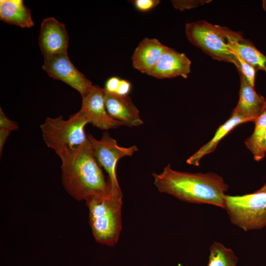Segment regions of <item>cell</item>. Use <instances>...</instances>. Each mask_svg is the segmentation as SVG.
Returning a JSON list of instances; mask_svg holds the SVG:
<instances>
[{
  "label": "cell",
  "mask_w": 266,
  "mask_h": 266,
  "mask_svg": "<svg viewBox=\"0 0 266 266\" xmlns=\"http://www.w3.org/2000/svg\"><path fill=\"white\" fill-rule=\"evenodd\" d=\"M225 208L231 223L245 231L266 227V193L225 196Z\"/></svg>",
  "instance_id": "obj_6"
},
{
  "label": "cell",
  "mask_w": 266,
  "mask_h": 266,
  "mask_svg": "<svg viewBox=\"0 0 266 266\" xmlns=\"http://www.w3.org/2000/svg\"><path fill=\"white\" fill-rule=\"evenodd\" d=\"M233 52H234L237 60L238 65L236 68L238 70L239 73H241L245 77L250 85L254 87L256 70L252 66L246 62L239 54L234 51Z\"/></svg>",
  "instance_id": "obj_20"
},
{
  "label": "cell",
  "mask_w": 266,
  "mask_h": 266,
  "mask_svg": "<svg viewBox=\"0 0 266 266\" xmlns=\"http://www.w3.org/2000/svg\"><path fill=\"white\" fill-rule=\"evenodd\" d=\"M132 89L131 83L128 80L121 79L115 94L121 96H128Z\"/></svg>",
  "instance_id": "obj_25"
},
{
  "label": "cell",
  "mask_w": 266,
  "mask_h": 266,
  "mask_svg": "<svg viewBox=\"0 0 266 266\" xmlns=\"http://www.w3.org/2000/svg\"><path fill=\"white\" fill-rule=\"evenodd\" d=\"M60 158L63 185L75 200L87 201L110 193L109 181L104 176L89 139Z\"/></svg>",
  "instance_id": "obj_2"
},
{
  "label": "cell",
  "mask_w": 266,
  "mask_h": 266,
  "mask_svg": "<svg viewBox=\"0 0 266 266\" xmlns=\"http://www.w3.org/2000/svg\"><path fill=\"white\" fill-rule=\"evenodd\" d=\"M18 124L15 122L10 120L4 113L1 108L0 109V129L11 132L18 130Z\"/></svg>",
  "instance_id": "obj_23"
},
{
  "label": "cell",
  "mask_w": 266,
  "mask_h": 266,
  "mask_svg": "<svg viewBox=\"0 0 266 266\" xmlns=\"http://www.w3.org/2000/svg\"><path fill=\"white\" fill-rule=\"evenodd\" d=\"M154 184L161 193L190 203H205L225 208L228 185L216 173L175 170L167 164L160 173H153Z\"/></svg>",
  "instance_id": "obj_1"
},
{
  "label": "cell",
  "mask_w": 266,
  "mask_h": 266,
  "mask_svg": "<svg viewBox=\"0 0 266 266\" xmlns=\"http://www.w3.org/2000/svg\"><path fill=\"white\" fill-rule=\"evenodd\" d=\"M11 131L0 129V153L1 156V153L3 151V146L6 142V141L11 133Z\"/></svg>",
  "instance_id": "obj_26"
},
{
  "label": "cell",
  "mask_w": 266,
  "mask_h": 266,
  "mask_svg": "<svg viewBox=\"0 0 266 266\" xmlns=\"http://www.w3.org/2000/svg\"><path fill=\"white\" fill-rule=\"evenodd\" d=\"M87 135L97 161L108 175L111 193L122 194L116 176L117 164L120 159L132 156L138 151L137 147L135 145L129 147L120 146L108 133H104L100 139H97L90 133Z\"/></svg>",
  "instance_id": "obj_7"
},
{
  "label": "cell",
  "mask_w": 266,
  "mask_h": 266,
  "mask_svg": "<svg viewBox=\"0 0 266 266\" xmlns=\"http://www.w3.org/2000/svg\"><path fill=\"white\" fill-rule=\"evenodd\" d=\"M238 261L233 251L221 243L214 242L210 246L207 266H237Z\"/></svg>",
  "instance_id": "obj_18"
},
{
  "label": "cell",
  "mask_w": 266,
  "mask_h": 266,
  "mask_svg": "<svg viewBox=\"0 0 266 266\" xmlns=\"http://www.w3.org/2000/svg\"><path fill=\"white\" fill-rule=\"evenodd\" d=\"M247 122L249 121L246 119L232 114L231 117L218 128L213 138L190 156L187 160V163L191 165L199 166L201 158L206 155L213 152L216 148L218 143L225 136L237 126Z\"/></svg>",
  "instance_id": "obj_17"
},
{
  "label": "cell",
  "mask_w": 266,
  "mask_h": 266,
  "mask_svg": "<svg viewBox=\"0 0 266 266\" xmlns=\"http://www.w3.org/2000/svg\"><path fill=\"white\" fill-rule=\"evenodd\" d=\"M121 79L113 76L108 78L105 83L104 90L107 93L115 94L119 85Z\"/></svg>",
  "instance_id": "obj_24"
},
{
  "label": "cell",
  "mask_w": 266,
  "mask_h": 266,
  "mask_svg": "<svg viewBox=\"0 0 266 266\" xmlns=\"http://www.w3.org/2000/svg\"><path fill=\"white\" fill-rule=\"evenodd\" d=\"M231 30L201 20L187 23L186 35L194 45L213 59L238 65L234 52L229 46Z\"/></svg>",
  "instance_id": "obj_5"
},
{
  "label": "cell",
  "mask_w": 266,
  "mask_h": 266,
  "mask_svg": "<svg viewBox=\"0 0 266 266\" xmlns=\"http://www.w3.org/2000/svg\"><path fill=\"white\" fill-rule=\"evenodd\" d=\"M209 0H171V2L177 10L183 11L186 9H190L200 5L210 2Z\"/></svg>",
  "instance_id": "obj_21"
},
{
  "label": "cell",
  "mask_w": 266,
  "mask_h": 266,
  "mask_svg": "<svg viewBox=\"0 0 266 266\" xmlns=\"http://www.w3.org/2000/svg\"><path fill=\"white\" fill-rule=\"evenodd\" d=\"M38 42L44 57L67 53L68 36L65 25L53 17L43 19Z\"/></svg>",
  "instance_id": "obj_10"
},
{
  "label": "cell",
  "mask_w": 266,
  "mask_h": 266,
  "mask_svg": "<svg viewBox=\"0 0 266 266\" xmlns=\"http://www.w3.org/2000/svg\"><path fill=\"white\" fill-rule=\"evenodd\" d=\"M266 152V130L264 134V135L263 136V138L262 139V140L260 143L258 161H260L265 157Z\"/></svg>",
  "instance_id": "obj_27"
},
{
  "label": "cell",
  "mask_w": 266,
  "mask_h": 266,
  "mask_svg": "<svg viewBox=\"0 0 266 266\" xmlns=\"http://www.w3.org/2000/svg\"><path fill=\"white\" fill-rule=\"evenodd\" d=\"M122 197L110 192L86 201L93 234L101 244L113 246L117 243L122 229Z\"/></svg>",
  "instance_id": "obj_3"
},
{
  "label": "cell",
  "mask_w": 266,
  "mask_h": 266,
  "mask_svg": "<svg viewBox=\"0 0 266 266\" xmlns=\"http://www.w3.org/2000/svg\"><path fill=\"white\" fill-rule=\"evenodd\" d=\"M239 100L232 114L244 118L249 122H254L266 107V100L255 91L241 73H239Z\"/></svg>",
  "instance_id": "obj_12"
},
{
  "label": "cell",
  "mask_w": 266,
  "mask_h": 266,
  "mask_svg": "<svg viewBox=\"0 0 266 266\" xmlns=\"http://www.w3.org/2000/svg\"><path fill=\"white\" fill-rule=\"evenodd\" d=\"M177 266H182L181 264H178Z\"/></svg>",
  "instance_id": "obj_30"
},
{
  "label": "cell",
  "mask_w": 266,
  "mask_h": 266,
  "mask_svg": "<svg viewBox=\"0 0 266 266\" xmlns=\"http://www.w3.org/2000/svg\"><path fill=\"white\" fill-rule=\"evenodd\" d=\"M0 19L5 23L23 28L34 26L30 10L22 0H0Z\"/></svg>",
  "instance_id": "obj_16"
},
{
  "label": "cell",
  "mask_w": 266,
  "mask_h": 266,
  "mask_svg": "<svg viewBox=\"0 0 266 266\" xmlns=\"http://www.w3.org/2000/svg\"><path fill=\"white\" fill-rule=\"evenodd\" d=\"M229 46L256 71L261 70L266 72V56L251 41L245 39L241 33L231 30L229 34Z\"/></svg>",
  "instance_id": "obj_15"
},
{
  "label": "cell",
  "mask_w": 266,
  "mask_h": 266,
  "mask_svg": "<svg viewBox=\"0 0 266 266\" xmlns=\"http://www.w3.org/2000/svg\"><path fill=\"white\" fill-rule=\"evenodd\" d=\"M105 91L97 85H93L88 93L82 97L79 111L89 123L102 130L116 129L124 124L113 118L108 113L105 105Z\"/></svg>",
  "instance_id": "obj_9"
},
{
  "label": "cell",
  "mask_w": 266,
  "mask_h": 266,
  "mask_svg": "<svg viewBox=\"0 0 266 266\" xmlns=\"http://www.w3.org/2000/svg\"><path fill=\"white\" fill-rule=\"evenodd\" d=\"M255 128L252 135L245 141L255 160L258 161L260 143L266 130V107L255 120Z\"/></svg>",
  "instance_id": "obj_19"
},
{
  "label": "cell",
  "mask_w": 266,
  "mask_h": 266,
  "mask_svg": "<svg viewBox=\"0 0 266 266\" xmlns=\"http://www.w3.org/2000/svg\"><path fill=\"white\" fill-rule=\"evenodd\" d=\"M191 62L184 53L168 47L148 75L158 79L177 76L187 78L190 73Z\"/></svg>",
  "instance_id": "obj_11"
},
{
  "label": "cell",
  "mask_w": 266,
  "mask_h": 266,
  "mask_svg": "<svg viewBox=\"0 0 266 266\" xmlns=\"http://www.w3.org/2000/svg\"><path fill=\"white\" fill-rule=\"evenodd\" d=\"M88 123L79 111L67 120L62 116L47 117L40 127L46 145L60 158L76 150L88 140L85 127Z\"/></svg>",
  "instance_id": "obj_4"
},
{
  "label": "cell",
  "mask_w": 266,
  "mask_h": 266,
  "mask_svg": "<svg viewBox=\"0 0 266 266\" xmlns=\"http://www.w3.org/2000/svg\"><path fill=\"white\" fill-rule=\"evenodd\" d=\"M42 68L52 78L61 80L76 90L82 97L93 86L75 67L67 53L44 57Z\"/></svg>",
  "instance_id": "obj_8"
},
{
  "label": "cell",
  "mask_w": 266,
  "mask_h": 266,
  "mask_svg": "<svg viewBox=\"0 0 266 266\" xmlns=\"http://www.w3.org/2000/svg\"><path fill=\"white\" fill-rule=\"evenodd\" d=\"M105 105L108 114L125 126L137 127L143 123L138 109L128 96L105 92Z\"/></svg>",
  "instance_id": "obj_13"
},
{
  "label": "cell",
  "mask_w": 266,
  "mask_h": 266,
  "mask_svg": "<svg viewBox=\"0 0 266 266\" xmlns=\"http://www.w3.org/2000/svg\"><path fill=\"white\" fill-rule=\"evenodd\" d=\"M167 48L156 38H144L132 56L133 67L148 75Z\"/></svg>",
  "instance_id": "obj_14"
},
{
  "label": "cell",
  "mask_w": 266,
  "mask_h": 266,
  "mask_svg": "<svg viewBox=\"0 0 266 266\" xmlns=\"http://www.w3.org/2000/svg\"><path fill=\"white\" fill-rule=\"evenodd\" d=\"M263 7L266 12V0H264L263 1Z\"/></svg>",
  "instance_id": "obj_29"
},
{
  "label": "cell",
  "mask_w": 266,
  "mask_h": 266,
  "mask_svg": "<svg viewBox=\"0 0 266 266\" xmlns=\"http://www.w3.org/2000/svg\"><path fill=\"white\" fill-rule=\"evenodd\" d=\"M257 191L259 192L266 193V183L262 187H261L259 190Z\"/></svg>",
  "instance_id": "obj_28"
},
{
  "label": "cell",
  "mask_w": 266,
  "mask_h": 266,
  "mask_svg": "<svg viewBox=\"0 0 266 266\" xmlns=\"http://www.w3.org/2000/svg\"><path fill=\"white\" fill-rule=\"evenodd\" d=\"M160 2L159 0H135L133 1L135 7L142 12L150 10L156 7Z\"/></svg>",
  "instance_id": "obj_22"
}]
</instances>
